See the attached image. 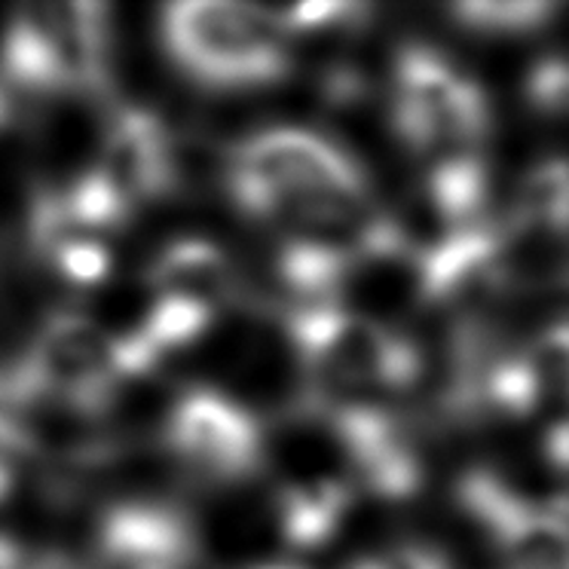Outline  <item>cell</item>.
Returning <instances> with one entry per match:
<instances>
[{"label": "cell", "mask_w": 569, "mask_h": 569, "mask_svg": "<svg viewBox=\"0 0 569 569\" xmlns=\"http://www.w3.org/2000/svg\"><path fill=\"white\" fill-rule=\"evenodd\" d=\"M227 184L254 221L284 242L380 246L396 223L371 209V184L356 157L307 129H267L230 153Z\"/></svg>", "instance_id": "1"}, {"label": "cell", "mask_w": 569, "mask_h": 569, "mask_svg": "<svg viewBox=\"0 0 569 569\" xmlns=\"http://www.w3.org/2000/svg\"><path fill=\"white\" fill-rule=\"evenodd\" d=\"M162 43L190 80L209 89H258L291 68L288 31L270 7L181 0L162 10Z\"/></svg>", "instance_id": "2"}, {"label": "cell", "mask_w": 569, "mask_h": 569, "mask_svg": "<svg viewBox=\"0 0 569 569\" xmlns=\"http://www.w3.org/2000/svg\"><path fill=\"white\" fill-rule=\"evenodd\" d=\"M136 335L117 337L83 316H56L13 368L28 405L52 401L62 408L92 413L120 380L150 371L157 365Z\"/></svg>", "instance_id": "3"}, {"label": "cell", "mask_w": 569, "mask_h": 569, "mask_svg": "<svg viewBox=\"0 0 569 569\" xmlns=\"http://www.w3.org/2000/svg\"><path fill=\"white\" fill-rule=\"evenodd\" d=\"M392 123L410 150L432 162L481 157L490 108L481 87L441 52L410 43L396 56Z\"/></svg>", "instance_id": "4"}, {"label": "cell", "mask_w": 569, "mask_h": 569, "mask_svg": "<svg viewBox=\"0 0 569 569\" xmlns=\"http://www.w3.org/2000/svg\"><path fill=\"white\" fill-rule=\"evenodd\" d=\"M0 62L16 87L38 96L104 89L108 7L59 3L19 10L3 34Z\"/></svg>", "instance_id": "5"}, {"label": "cell", "mask_w": 569, "mask_h": 569, "mask_svg": "<svg viewBox=\"0 0 569 569\" xmlns=\"http://www.w3.org/2000/svg\"><path fill=\"white\" fill-rule=\"evenodd\" d=\"M284 331L303 368L328 386L396 392L420 373V356L408 337L337 303H300L284 316Z\"/></svg>", "instance_id": "6"}, {"label": "cell", "mask_w": 569, "mask_h": 569, "mask_svg": "<svg viewBox=\"0 0 569 569\" xmlns=\"http://www.w3.org/2000/svg\"><path fill=\"white\" fill-rule=\"evenodd\" d=\"M174 457L211 481H242L263 462L258 420L214 389H187L166 420Z\"/></svg>", "instance_id": "7"}, {"label": "cell", "mask_w": 569, "mask_h": 569, "mask_svg": "<svg viewBox=\"0 0 569 569\" xmlns=\"http://www.w3.org/2000/svg\"><path fill=\"white\" fill-rule=\"evenodd\" d=\"M316 417L328 426L365 490L386 499L417 493L420 459L392 413L356 401H325Z\"/></svg>", "instance_id": "8"}, {"label": "cell", "mask_w": 569, "mask_h": 569, "mask_svg": "<svg viewBox=\"0 0 569 569\" xmlns=\"http://www.w3.org/2000/svg\"><path fill=\"white\" fill-rule=\"evenodd\" d=\"M96 560L99 569H193L197 536L174 508L126 502L101 518Z\"/></svg>", "instance_id": "9"}, {"label": "cell", "mask_w": 569, "mask_h": 569, "mask_svg": "<svg viewBox=\"0 0 569 569\" xmlns=\"http://www.w3.org/2000/svg\"><path fill=\"white\" fill-rule=\"evenodd\" d=\"M96 172L126 199L129 209L169 193L174 184V153L166 126L153 113L123 108L108 126Z\"/></svg>", "instance_id": "10"}, {"label": "cell", "mask_w": 569, "mask_h": 569, "mask_svg": "<svg viewBox=\"0 0 569 569\" xmlns=\"http://www.w3.org/2000/svg\"><path fill=\"white\" fill-rule=\"evenodd\" d=\"M150 282L157 295L193 300L199 307L218 312L221 303L233 298L236 276L230 258L214 242L178 239L157 258Z\"/></svg>", "instance_id": "11"}, {"label": "cell", "mask_w": 569, "mask_h": 569, "mask_svg": "<svg viewBox=\"0 0 569 569\" xmlns=\"http://www.w3.org/2000/svg\"><path fill=\"white\" fill-rule=\"evenodd\" d=\"M349 508V487L335 478L288 483L279 496L284 539L298 548H312L331 539Z\"/></svg>", "instance_id": "12"}, {"label": "cell", "mask_w": 569, "mask_h": 569, "mask_svg": "<svg viewBox=\"0 0 569 569\" xmlns=\"http://www.w3.org/2000/svg\"><path fill=\"white\" fill-rule=\"evenodd\" d=\"M511 218L527 233L569 236V160L551 157L536 162L520 181Z\"/></svg>", "instance_id": "13"}, {"label": "cell", "mask_w": 569, "mask_h": 569, "mask_svg": "<svg viewBox=\"0 0 569 569\" xmlns=\"http://www.w3.org/2000/svg\"><path fill=\"white\" fill-rule=\"evenodd\" d=\"M520 361L536 408L555 405L569 410V322L548 325L542 335L532 337L530 347L520 352Z\"/></svg>", "instance_id": "14"}, {"label": "cell", "mask_w": 569, "mask_h": 569, "mask_svg": "<svg viewBox=\"0 0 569 569\" xmlns=\"http://www.w3.org/2000/svg\"><path fill=\"white\" fill-rule=\"evenodd\" d=\"M34 248L52 270L74 284H99L111 270V251L99 236L52 233L47 239H38Z\"/></svg>", "instance_id": "15"}, {"label": "cell", "mask_w": 569, "mask_h": 569, "mask_svg": "<svg viewBox=\"0 0 569 569\" xmlns=\"http://www.w3.org/2000/svg\"><path fill=\"white\" fill-rule=\"evenodd\" d=\"M459 26L481 31V34H523L542 28L551 16H557L555 3L542 0H515V3H459L453 7Z\"/></svg>", "instance_id": "16"}, {"label": "cell", "mask_w": 569, "mask_h": 569, "mask_svg": "<svg viewBox=\"0 0 569 569\" xmlns=\"http://www.w3.org/2000/svg\"><path fill=\"white\" fill-rule=\"evenodd\" d=\"M276 19L282 22L284 31H310V28H331V26H352L368 16L359 3H300L288 10H272Z\"/></svg>", "instance_id": "17"}, {"label": "cell", "mask_w": 569, "mask_h": 569, "mask_svg": "<svg viewBox=\"0 0 569 569\" xmlns=\"http://www.w3.org/2000/svg\"><path fill=\"white\" fill-rule=\"evenodd\" d=\"M349 569H453V563L432 545L401 542L386 548L380 555L356 560Z\"/></svg>", "instance_id": "18"}, {"label": "cell", "mask_w": 569, "mask_h": 569, "mask_svg": "<svg viewBox=\"0 0 569 569\" xmlns=\"http://www.w3.org/2000/svg\"><path fill=\"white\" fill-rule=\"evenodd\" d=\"M520 569H569V557H557V560H548V563H536V567Z\"/></svg>", "instance_id": "19"}, {"label": "cell", "mask_w": 569, "mask_h": 569, "mask_svg": "<svg viewBox=\"0 0 569 569\" xmlns=\"http://www.w3.org/2000/svg\"><path fill=\"white\" fill-rule=\"evenodd\" d=\"M3 117H7V99H3V92H0V123H3Z\"/></svg>", "instance_id": "20"}, {"label": "cell", "mask_w": 569, "mask_h": 569, "mask_svg": "<svg viewBox=\"0 0 569 569\" xmlns=\"http://www.w3.org/2000/svg\"><path fill=\"white\" fill-rule=\"evenodd\" d=\"M258 569H291V567H258Z\"/></svg>", "instance_id": "21"}]
</instances>
